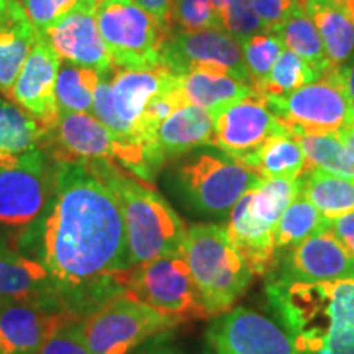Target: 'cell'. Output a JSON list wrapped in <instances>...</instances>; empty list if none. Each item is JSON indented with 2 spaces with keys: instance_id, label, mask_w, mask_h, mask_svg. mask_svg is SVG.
<instances>
[{
  "instance_id": "32",
  "label": "cell",
  "mask_w": 354,
  "mask_h": 354,
  "mask_svg": "<svg viewBox=\"0 0 354 354\" xmlns=\"http://www.w3.org/2000/svg\"><path fill=\"white\" fill-rule=\"evenodd\" d=\"M322 74L313 69L302 57L294 55L292 51H282L274 68L269 73L261 97L264 95H286L290 92L302 88L308 84L317 82Z\"/></svg>"
},
{
  "instance_id": "12",
  "label": "cell",
  "mask_w": 354,
  "mask_h": 354,
  "mask_svg": "<svg viewBox=\"0 0 354 354\" xmlns=\"http://www.w3.org/2000/svg\"><path fill=\"white\" fill-rule=\"evenodd\" d=\"M214 118V146L248 167L261 148L277 135L290 133L271 112L264 97L253 95L210 110Z\"/></svg>"
},
{
  "instance_id": "25",
  "label": "cell",
  "mask_w": 354,
  "mask_h": 354,
  "mask_svg": "<svg viewBox=\"0 0 354 354\" xmlns=\"http://www.w3.org/2000/svg\"><path fill=\"white\" fill-rule=\"evenodd\" d=\"M300 196L315 205L328 220L354 212V179L323 171H310L300 177Z\"/></svg>"
},
{
  "instance_id": "13",
  "label": "cell",
  "mask_w": 354,
  "mask_h": 354,
  "mask_svg": "<svg viewBox=\"0 0 354 354\" xmlns=\"http://www.w3.org/2000/svg\"><path fill=\"white\" fill-rule=\"evenodd\" d=\"M161 64L176 76L194 69H212L251 86L241 43L225 30L172 32L161 50Z\"/></svg>"
},
{
  "instance_id": "8",
  "label": "cell",
  "mask_w": 354,
  "mask_h": 354,
  "mask_svg": "<svg viewBox=\"0 0 354 354\" xmlns=\"http://www.w3.org/2000/svg\"><path fill=\"white\" fill-rule=\"evenodd\" d=\"M55 159L44 149L19 154L12 166L0 169V238L17 246L46 210L51 198Z\"/></svg>"
},
{
  "instance_id": "14",
  "label": "cell",
  "mask_w": 354,
  "mask_h": 354,
  "mask_svg": "<svg viewBox=\"0 0 354 354\" xmlns=\"http://www.w3.org/2000/svg\"><path fill=\"white\" fill-rule=\"evenodd\" d=\"M209 342L215 354H299L281 323L246 307L221 313Z\"/></svg>"
},
{
  "instance_id": "9",
  "label": "cell",
  "mask_w": 354,
  "mask_h": 354,
  "mask_svg": "<svg viewBox=\"0 0 354 354\" xmlns=\"http://www.w3.org/2000/svg\"><path fill=\"white\" fill-rule=\"evenodd\" d=\"M180 323L179 318L120 294L84 317L82 330L88 354H130Z\"/></svg>"
},
{
  "instance_id": "6",
  "label": "cell",
  "mask_w": 354,
  "mask_h": 354,
  "mask_svg": "<svg viewBox=\"0 0 354 354\" xmlns=\"http://www.w3.org/2000/svg\"><path fill=\"white\" fill-rule=\"evenodd\" d=\"M43 149L55 161L107 159L149 184L159 171L143 148L123 143L92 113H59Z\"/></svg>"
},
{
  "instance_id": "38",
  "label": "cell",
  "mask_w": 354,
  "mask_h": 354,
  "mask_svg": "<svg viewBox=\"0 0 354 354\" xmlns=\"http://www.w3.org/2000/svg\"><path fill=\"white\" fill-rule=\"evenodd\" d=\"M330 232L354 258V212L330 220Z\"/></svg>"
},
{
  "instance_id": "5",
  "label": "cell",
  "mask_w": 354,
  "mask_h": 354,
  "mask_svg": "<svg viewBox=\"0 0 354 354\" xmlns=\"http://www.w3.org/2000/svg\"><path fill=\"white\" fill-rule=\"evenodd\" d=\"M263 177L223 153H189L172 171V187L190 212L209 218L228 216Z\"/></svg>"
},
{
  "instance_id": "27",
  "label": "cell",
  "mask_w": 354,
  "mask_h": 354,
  "mask_svg": "<svg viewBox=\"0 0 354 354\" xmlns=\"http://www.w3.org/2000/svg\"><path fill=\"white\" fill-rule=\"evenodd\" d=\"M48 130L33 115L10 99L0 97V149L12 154H24L44 146Z\"/></svg>"
},
{
  "instance_id": "11",
  "label": "cell",
  "mask_w": 354,
  "mask_h": 354,
  "mask_svg": "<svg viewBox=\"0 0 354 354\" xmlns=\"http://www.w3.org/2000/svg\"><path fill=\"white\" fill-rule=\"evenodd\" d=\"M271 112L290 135H336L354 122V110L342 88L338 68L323 73L317 82L286 95H264Z\"/></svg>"
},
{
  "instance_id": "22",
  "label": "cell",
  "mask_w": 354,
  "mask_h": 354,
  "mask_svg": "<svg viewBox=\"0 0 354 354\" xmlns=\"http://www.w3.org/2000/svg\"><path fill=\"white\" fill-rule=\"evenodd\" d=\"M177 87L185 104L215 110L221 105L258 95L254 88L221 71L194 69L177 76Z\"/></svg>"
},
{
  "instance_id": "2",
  "label": "cell",
  "mask_w": 354,
  "mask_h": 354,
  "mask_svg": "<svg viewBox=\"0 0 354 354\" xmlns=\"http://www.w3.org/2000/svg\"><path fill=\"white\" fill-rule=\"evenodd\" d=\"M266 295L299 354H354V277L322 282L268 277Z\"/></svg>"
},
{
  "instance_id": "20",
  "label": "cell",
  "mask_w": 354,
  "mask_h": 354,
  "mask_svg": "<svg viewBox=\"0 0 354 354\" xmlns=\"http://www.w3.org/2000/svg\"><path fill=\"white\" fill-rule=\"evenodd\" d=\"M214 118L210 110L184 105L159 127L156 143L165 161L214 146Z\"/></svg>"
},
{
  "instance_id": "16",
  "label": "cell",
  "mask_w": 354,
  "mask_h": 354,
  "mask_svg": "<svg viewBox=\"0 0 354 354\" xmlns=\"http://www.w3.org/2000/svg\"><path fill=\"white\" fill-rule=\"evenodd\" d=\"M268 277L279 281L322 282L354 277V258L330 230L290 248Z\"/></svg>"
},
{
  "instance_id": "43",
  "label": "cell",
  "mask_w": 354,
  "mask_h": 354,
  "mask_svg": "<svg viewBox=\"0 0 354 354\" xmlns=\"http://www.w3.org/2000/svg\"><path fill=\"white\" fill-rule=\"evenodd\" d=\"M17 159H19V154H12V153L3 151V149H0V169L12 166Z\"/></svg>"
},
{
  "instance_id": "40",
  "label": "cell",
  "mask_w": 354,
  "mask_h": 354,
  "mask_svg": "<svg viewBox=\"0 0 354 354\" xmlns=\"http://www.w3.org/2000/svg\"><path fill=\"white\" fill-rule=\"evenodd\" d=\"M130 354H180L174 343H171L169 333L159 335L156 338L146 342L143 346H140L136 351Z\"/></svg>"
},
{
  "instance_id": "33",
  "label": "cell",
  "mask_w": 354,
  "mask_h": 354,
  "mask_svg": "<svg viewBox=\"0 0 354 354\" xmlns=\"http://www.w3.org/2000/svg\"><path fill=\"white\" fill-rule=\"evenodd\" d=\"M171 25L172 32L225 30L223 21L209 0H177Z\"/></svg>"
},
{
  "instance_id": "26",
  "label": "cell",
  "mask_w": 354,
  "mask_h": 354,
  "mask_svg": "<svg viewBox=\"0 0 354 354\" xmlns=\"http://www.w3.org/2000/svg\"><path fill=\"white\" fill-rule=\"evenodd\" d=\"M326 230H330V220L307 198L299 196L287 207L274 228L276 263L290 248L297 246L299 243L326 232Z\"/></svg>"
},
{
  "instance_id": "21",
  "label": "cell",
  "mask_w": 354,
  "mask_h": 354,
  "mask_svg": "<svg viewBox=\"0 0 354 354\" xmlns=\"http://www.w3.org/2000/svg\"><path fill=\"white\" fill-rule=\"evenodd\" d=\"M35 37L37 30L30 24L24 6L13 0L0 17V94L7 99L12 97V88L32 51Z\"/></svg>"
},
{
  "instance_id": "39",
  "label": "cell",
  "mask_w": 354,
  "mask_h": 354,
  "mask_svg": "<svg viewBox=\"0 0 354 354\" xmlns=\"http://www.w3.org/2000/svg\"><path fill=\"white\" fill-rule=\"evenodd\" d=\"M135 2L138 3L145 12H148L153 19H156L159 24H162L167 26V28L172 30L171 20L177 0H135Z\"/></svg>"
},
{
  "instance_id": "46",
  "label": "cell",
  "mask_w": 354,
  "mask_h": 354,
  "mask_svg": "<svg viewBox=\"0 0 354 354\" xmlns=\"http://www.w3.org/2000/svg\"><path fill=\"white\" fill-rule=\"evenodd\" d=\"M13 0H0V17H3V13L8 10V7L12 6Z\"/></svg>"
},
{
  "instance_id": "34",
  "label": "cell",
  "mask_w": 354,
  "mask_h": 354,
  "mask_svg": "<svg viewBox=\"0 0 354 354\" xmlns=\"http://www.w3.org/2000/svg\"><path fill=\"white\" fill-rule=\"evenodd\" d=\"M221 21L225 32H228L240 43L264 32L263 21L256 15L251 0H232L227 12L221 15Z\"/></svg>"
},
{
  "instance_id": "15",
  "label": "cell",
  "mask_w": 354,
  "mask_h": 354,
  "mask_svg": "<svg viewBox=\"0 0 354 354\" xmlns=\"http://www.w3.org/2000/svg\"><path fill=\"white\" fill-rule=\"evenodd\" d=\"M97 3L99 0H88L73 8L56 20L43 37L48 39L61 61L94 69L105 77L115 68L97 24Z\"/></svg>"
},
{
  "instance_id": "31",
  "label": "cell",
  "mask_w": 354,
  "mask_h": 354,
  "mask_svg": "<svg viewBox=\"0 0 354 354\" xmlns=\"http://www.w3.org/2000/svg\"><path fill=\"white\" fill-rule=\"evenodd\" d=\"M241 50L251 87L254 88L256 94L261 95L269 73L284 51V44L276 33L263 32L243 41Z\"/></svg>"
},
{
  "instance_id": "30",
  "label": "cell",
  "mask_w": 354,
  "mask_h": 354,
  "mask_svg": "<svg viewBox=\"0 0 354 354\" xmlns=\"http://www.w3.org/2000/svg\"><path fill=\"white\" fill-rule=\"evenodd\" d=\"M251 169L263 179H299L305 171V154L290 133L277 135L266 141Z\"/></svg>"
},
{
  "instance_id": "29",
  "label": "cell",
  "mask_w": 354,
  "mask_h": 354,
  "mask_svg": "<svg viewBox=\"0 0 354 354\" xmlns=\"http://www.w3.org/2000/svg\"><path fill=\"white\" fill-rule=\"evenodd\" d=\"M100 77L94 69L61 61L56 79V102L59 113H92L94 94Z\"/></svg>"
},
{
  "instance_id": "3",
  "label": "cell",
  "mask_w": 354,
  "mask_h": 354,
  "mask_svg": "<svg viewBox=\"0 0 354 354\" xmlns=\"http://www.w3.org/2000/svg\"><path fill=\"white\" fill-rule=\"evenodd\" d=\"M81 162L120 205L131 268L153 259L184 256L187 227L151 184L107 159Z\"/></svg>"
},
{
  "instance_id": "44",
  "label": "cell",
  "mask_w": 354,
  "mask_h": 354,
  "mask_svg": "<svg viewBox=\"0 0 354 354\" xmlns=\"http://www.w3.org/2000/svg\"><path fill=\"white\" fill-rule=\"evenodd\" d=\"M209 2L212 3V7L215 8V12L218 13L220 19H221V15H223V13L227 12V8H228L230 2H232V0H209Z\"/></svg>"
},
{
  "instance_id": "42",
  "label": "cell",
  "mask_w": 354,
  "mask_h": 354,
  "mask_svg": "<svg viewBox=\"0 0 354 354\" xmlns=\"http://www.w3.org/2000/svg\"><path fill=\"white\" fill-rule=\"evenodd\" d=\"M336 136L343 141L344 146H346V148L351 151V154L354 156V122H351L349 125L342 128V130L336 133Z\"/></svg>"
},
{
  "instance_id": "28",
  "label": "cell",
  "mask_w": 354,
  "mask_h": 354,
  "mask_svg": "<svg viewBox=\"0 0 354 354\" xmlns=\"http://www.w3.org/2000/svg\"><path fill=\"white\" fill-rule=\"evenodd\" d=\"M305 154V172L323 171L328 174L354 179V156L336 135H292Z\"/></svg>"
},
{
  "instance_id": "19",
  "label": "cell",
  "mask_w": 354,
  "mask_h": 354,
  "mask_svg": "<svg viewBox=\"0 0 354 354\" xmlns=\"http://www.w3.org/2000/svg\"><path fill=\"white\" fill-rule=\"evenodd\" d=\"M6 302H41L64 308L46 268L0 238V304Z\"/></svg>"
},
{
  "instance_id": "7",
  "label": "cell",
  "mask_w": 354,
  "mask_h": 354,
  "mask_svg": "<svg viewBox=\"0 0 354 354\" xmlns=\"http://www.w3.org/2000/svg\"><path fill=\"white\" fill-rule=\"evenodd\" d=\"M97 24L117 71L162 68L161 50L172 33L135 0H99Z\"/></svg>"
},
{
  "instance_id": "41",
  "label": "cell",
  "mask_w": 354,
  "mask_h": 354,
  "mask_svg": "<svg viewBox=\"0 0 354 354\" xmlns=\"http://www.w3.org/2000/svg\"><path fill=\"white\" fill-rule=\"evenodd\" d=\"M338 76L339 82H342L344 97H346L349 105L354 110V56L349 57L342 68H338Z\"/></svg>"
},
{
  "instance_id": "45",
  "label": "cell",
  "mask_w": 354,
  "mask_h": 354,
  "mask_svg": "<svg viewBox=\"0 0 354 354\" xmlns=\"http://www.w3.org/2000/svg\"><path fill=\"white\" fill-rule=\"evenodd\" d=\"M335 2L342 3V6L346 8V10L349 12V15H351L354 20V0H335Z\"/></svg>"
},
{
  "instance_id": "17",
  "label": "cell",
  "mask_w": 354,
  "mask_h": 354,
  "mask_svg": "<svg viewBox=\"0 0 354 354\" xmlns=\"http://www.w3.org/2000/svg\"><path fill=\"white\" fill-rule=\"evenodd\" d=\"M61 57L48 39L37 32L35 43L21 68L10 100L33 115L48 130H53L59 118L56 102V79Z\"/></svg>"
},
{
  "instance_id": "36",
  "label": "cell",
  "mask_w": 354,
  "mask_h": 354,
  "mask_svg": "<svg viewBox=\"0 0 354 354\" xmlns=\"http://www.w3.org/2000/svg\"><path fill=\"white\" fill-rule=\"evenodd\" d=\"M86 2L88 0H21V6L33 28L43 35L56 20Z\"/></svg>"
},
{
  "instance_id": "24",
  "label": "cell",
  "mask_w": 354,
  "mask_h": 354,
  "mask_svg": "<svg viewBox=\"0 0 354 354\" xmlns=\"http://www.w3.org/2000/svg\"><path fill=\"white\" fill-rule=\"evenodd\" d=\"M274 33L277 35L284 48L302 57L305 63H308L320 74L333 68L328 56H326L320 33H318L315 24L304 8L302 0L290 12V15L277 26Z\"/></svg>"
},
{
  "instance_id": "4",
  "label": "cell",
  "mask_w": 354,
  "mask_h": 354,
  "mask_svg": "<svg viewBox=\"0 0 354 354\" xmlns=\"http://www.w3.org/2000/svg\"><path fill=\"white\" fill-rule=\"evenodd\" d=\"M184 258L209 315L232 310L253 281L254 272L220 225L189 227Z\"/></svg>"
},
{
  "instance_id": "1",
  "label": "cell",
  "mask_w": 354,
  "mask_h": 354,
  "mask_svg": "<svg viewBox=\"0 0 354 354\" xmlns=\"http://www.w3.org/2000/svg\"><path fill=\"white\" fill-rule=\"evenodd\" d=\"M15 250L46 268L63 307L79 318L123 294L131 268L117 198L77 161H55L46 210Z\"/></svg>"
},
{
  "instance_id": "37",
  "label": "cell",
  "mask_w": 354,
  "mask_h": 354,
  "mask_svg": "<svg viewBox=\"0 0 354 354\" xmlns=\"http://www.w3.org/2000/svg\"><path fill=\"white\" fill-rule=\"evenodd\" d=\"M300 3V0H251L256 15L263 21L264 32L274 33L290 12Z\"/></svg>"
},
{
  "instance_id": "18",
  "label": "cell",
  "mask_w": 354,
  "mask_h": 354,
  "mask_svg": "<svg viewBox=\"0 0 354 354\" xmlns=\"http://www.w3.org/2000/svg\"><path fill=\"white\" fill-rule=\"evenodd\" d=\"M73 317L53 304H0V354H38L53 331Z\"/></svg>"
},
{
  "instance_id": "35",
  "label": "cell",
  "mask_w": 354,
  "mask_h": 354,
  "mask_svg": "<svg viewBox=\"0 0 354 354\" xmlns=\"http://www.w3.org/2000/svg\"><path fill=\"white\" fill-rule=\"evenodd\" d=\"M38 354H88L84 339L82 318L73 317L61 323L43 343Z\"/></svg>"
},
{
  "instance_id": "10",
  "label": "cell",
  "mask_w": 354,
  "mask_h": 354,
  "mask_svg": "<svg viewBox=\"0 0 354 354\" xmlns=\"http://www.w3.org/2000/svg\"><path fill=\"white\" fill-rule=\"evenodd\" d=\"M123 294L183 322L209 317L184 256L133 266L123 277Z\"/></svg>"
},
{
  "instance_id": "23",
  "label": "cell",
  "mask_w": 354,
  "mask_h": 354,
  "mask_svg": "<svg viewBox=\"0 0 354 354\" xmlns=\"http://www.w3.org/2000/svg\"><path fill=\"white\" fill-rule=\"evenodd\" d=\"M304 8L320 33L333 68H342L354 51V20L335 0H302Z\"/></svg>"
}]
</instances>
